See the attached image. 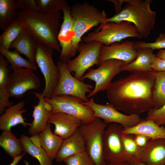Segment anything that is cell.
<instances>
[{
  "mask_svg": "<svg viewBox=\"0 0 165 165\" xmlns=\"http://www.w3.org/2000/svg\"><path fill=\"white\" fill-rule=\"evenodd\" d=\"M32 93L38 99L37 104L34 106L32 114L33 120L28 129L29 133L33 136L39 134L45 129L52 111L51 106L46 101L42 93Z\"/></svg>",
  "mask_w": 165,
  "mask_h": 165,
  "instance_id": "obj_17",
  "label": "cell"
},
{
  "mask_svg": "<svg viewBox=\"0 0 165 165\" xmlns=\"http://www.w3.org/2000/svg\"><path fill=\"white\" fill-rule=\"evenodd\" d=\"M123 128L121 125L112 123L106 127L103 138L104 159L108 163L129 162L132 158L126 152L121 139Z\"/></svg>",
  "mask_w": 165,
  "mask_h": 165,
  "instance_id": "obj_10",
  "label": "cell"
},
{
  "mask_svg": "<svg viewBox=\"0 0 165 165\" xmlns=\"http://www.w3.org/2000/svg\"><path fill=\"white\" fill-rule=\"evenodd\" d=\"M53 51L46 45L38 43L35 60L45 79V86L42 94L46 98L53 96L60 76L58 68L53 58Z\"/></svg>",
  "mask_w": 165,
  "mask_h": 165,
  "instance_id": "obj_7",
  "label": "cell"
},
{
  "mask_svg": "<svg viewBox=\"0 0 165 165\" xmlns=\"http://www.w3.org/2000/svg\"><path fill=\"white\" fill-rule=\"evenodd\" d=\"M122 132L129 134H142L151 139H165V127L150 120L143 119L134 127L123 128Z\"/></svg>",
  "mask_w": 165,
  "mask_h": 165,
  "instance_id": "obj_23",
  "label": "cell"
},
{
  "mask_svg": "<svg viewBox=\"0 0 165 165\" xmlns=\"http://www.w3.org/2000/svg\"><path fill=\"white\" fill-rule=\"evenodd\" d=\"M121 139L124 149L127 153L132 158L138 157L141 148L136 144L133 134L123 133Z\"/></svg>",
  "mask_w": 165,
  "mask_h": 165,
  "instance_id": "obj_34",
  "label": "cell"
},
{
  "mask_svg": "<svg viewBox=\"0 0 165 165\" xmlns=\"http://www.w3.org/2000/svg\"><path fill=\"white\" fill-rule=\"evenodd\" d=\"M129 37L141 38L133 24L127 21L108 22L100 25L95 31L84 37L82 41H96L109 46Z\"/></svg>",
  "mask_w": 165,
  "mask_h": 165,
  "instance_id": "obj_5",
  "label": "cell"
},
{
  "mask_svg": "<svg viewBox=\"0 0 165 165\" xmlns=\"http://www.w3.org/2000/svg\"><path fill=\"white\" fill-rule=\"evenodd\" d=\"M0 52L10 64L9 68L13 71L17 69L24 68L35 71L37 66L33 64L29 60L21 56L16 50L11 51L0 47Z\"/></svg>",
  "mask_w": 165,
  "mask_h": 165,
  "instance_id": "obj_30",
  "label": "cell"
},
{
  "mask_svg": "<svg viewBox=\"0 0 165 165\" xmlns=\"http://www.w3.org/2000/svg\"><path fill=\"white\" fill-rule=\"evenodd\" d=\"M103 45L96 41L80 42L77 51L78 55L74 59L66 62L69 71L75 73L74 77L80 80L87 70L96 65L99 66V60Z\"/></svg>",
  "mask_w": 165,
  "mask_h": 165,
  "instance_id": "obj_9",
  "label": "cell"
},
{
  "mask_svg": "<svg viewBox=\"0 0 165 165\" xmlns=\"http://www.w3.org/2000/svg\"><path fill=\"white\" fill-rule=\"evenodd\" d=\"M163 126L165 127V124Z\"/></svg>",
  "mask_w": 165,
  "mask_h": 165,
  "instance_id": "obj_46",
  "label": "cell"
},
{
  "mask_svg": "<svg viewBox=\"0 0 165 165\" xmlns=\"http://www.w3.org/2000/svg\"><path fill=\"white\" fill-rule=\"evenodd\" d=\"M85 151V145L78 128L71 135L64 139L55 159L56 162L60 163L71 156Z\"/></svg>",
  "mask_w": 165,
  "mask_h": 165,
  "instance_id": "obj_21",
  "label": "cell"
},
{
  "mask_svg": "<svg viewBox=\"0 0 165 165\" xmlns=\"http://www.w3.org/2000/svg\"><path fill=\"white\" fill-rule=\"evenodd\" d=\"M38 43L25 29L11 44L19 53L25 55L33 64L36 65L35 55Z\"/></svg>",
  "mask_w": 165,
  "mask_h": 165,
  "instance_id": "obj_24",
  "label": "cell"
},
{
  "mask_svg": "<svg viewBox=\"0 0 165 165\" xmlns=\"http://www.w3.org/2000/svg\"><path fill=\"white\" fill-rule=\"evenodd\" d=\"M40 13L50 14L63 10L68 4L64 0H37Z\"/></svg>",
  "mask_w": 165,
  "mask_h": 165,
  "instance_id": "obj_32",
  "label": "cell"
},
{
  "mask_svg": "<svg viewBox=\"0 0 165 165\" xmlns=\"http://www.w3.org/2000/svg\"><path fill=\"white\" fill-rule=\"evenodd\" d=\"M82 104L90 107L93 110L94 116L102 119L107 124L116 123L123 128H127L135 126L143 119L139 115L122 113L110 103L106 105L96 103L93 98L87 101H83Z\"/></svg>",
  "mask_w": 165,
  "mask_h": 165,
  "instance_id": "obj_13",
  "label": "cell"
},
{
  "mask_svg": "<svg viewBox=\"0 0 165 165\" xmlns=\"http://www.w3.org/2000/svg\"><path fill=\"white\" fill-rule=\"evenodd\" d=\"M38 135L41 147L53 160L55 159L64 139L52 133L50 123H49Z\"/></svg>",
  "mask_w": 165,
  "mask_h": 165,
  "instance_id": "obj_25",
  "label": "cell"
},
{
  "mask_svg": "<svg viewBox=\"0 0 165 165\" xmlns=\"http://www.w3.org/2000/svg\"><path fill=\"white\" fill-rule=\"evenodd\" d=\"M57 65L60 76L53 96L67 95L78 97L84 102L88 101L86 94L91 92L93 86L73 76L67 68L66 62L59 61Z\"/></svg>",
  "mask_w": 165,
  "mask_h": 165,
  "instance_id": "obj_12",
  "label": "cell"
},
{
  "mask_svg": "<svg viewBox=\"0 0 165 165\" xmlns=\"http://www.w3.org/2000/svg\"><path fill=\"white\" fill-rule=\"evenodd\" d=\"M134 47L136 50L142 48H148L153 51L155 50L165 49V33H161L154 42H136L134 43Z\"/></svg>",
  "mask_w": 165,
  "mask_h": 165,
  "instance_id": "obj_35",
  "label": "cell"
},
{
  "mask_svg": "<svg viewBox=\"0 0 165 165\" xmlns=\"http://www.w3.org/2000/svg\"><path fill=\"white\" fill-rule=\"evenodd\" d=\"M45 99L51 106L52 113L60 112L71 115L80 120L82 124L89 123L96 118L92 109L82 104L83 101L78 97L61 95Z\"/></svg>",
  "mask_w": 165,
  "mask_h": 165,
  "instance_id": "obj_8",
  "label": "cell"
},
{
  "mask_svg": "<svg viewBox=\"0 0 165 165\" xmlns=\"http://www.w3.org/2000/svg\"><path fill=\"white\" fill-rule=\"evenodd\" d=\"M156 55L159 58L165 59V49L160 50Z\"/></svg>",
  "mask_w": 165,
  "mask_h": 165,
  "instance_id": "obj_44",
  "label": "cell"
},
{
  "mask_svg": "<svg viewBox=\"0 0 165 165\" xmlns=\"http://www.w3.org/2000/svg\"><path fill=\"white\" fill-rule=\"evenodd\" d=\"M133 41H125L120 43H115L109 46L103 45L99 60V66L103 61L115 59L123 61L125 64L133 61L137 55V50Z\"/></svg>",
  "mask_w": 165,
  "mask_h": 165,
  "instance_id": "obj_16",
  "label": "cell"
},
{
  "mask_svg": "<svg viewBox=\"0 0 165 165\" xmlns=\"http://www.w3.org/2000/svg\"><path fill=\"white\" fill-rule=\"evenodd\" d=\"M146 119L152 120L159 126L165 124V104L159 108H153L148 112Z\"/></svg>",
  "mask_w": 165,
  "mask_h": 165,
  "instance_id": "obj_36",
  "label": "cell"
},
{
  "mask_svg": "<svg viewBox=\"0 0 165 165\" xmlns=\"http://www.w3.org/2000/svg\"><path fill=\"white\" fill-rule=\"evenodd\" d=\"M136 58L131 62L124 64L121 68V72H149L152 70L151 65L156 55L153 50L148 48H142L138 50Z\"/></svg>",
  "mask_w": 165,
  "mask_h": 165,
  "instance_id": "obj_22",
  "label": "cell"
},
{
  "mask_svg": "<svg viewBox=\"0 0 165 165\" xmlns=\"http://www.w3.org/2000/svg\"><path fill=\"white\" fill-rule=\"evenodd\" d=\"M151 0H126L127 3L121 11L107 18L106 23L129 22L136 28L141 38H147L153 28L156 13L150 8Z\"/></svg>",
  "mask_w": 165,
  "mask_h": 165,
  "instance_id": "obj_3",
  "label": "cell"
},
{
  "mask_svg": "<svg viewBox=\"0 0 165 165\" xmlns=\"http://www.w3.org/2000/svg\"><path fill=\"white\" fill-rule=\"evenodd\" d=\"M126 0H110L109 2H112L115 6V9L116 12V14L120 12L122 10V6L123 3H126Z\"/></svg>",
  "mask_w": 165,
  "mask_h": 165,
  "instance_id": "obj_41",
  "label": "cell"
},
{
  "mask_svg": "<svg viewBox=\"0 0 165 165\" xmlns=\"http://www.w3.org/2000/svg\"><path fill=\"white\" fill-rule=\"evenodd\" d=\"M71 7L68 4L62 10L63 22L58 35V40L61 48L60 61L66 62L76 53L72 44L74 36V20L70 13Z\"/></svg>",
  "mask_w": 165,
  "mask_h": 165,
  "instance_id": "obj_15",
  "label": "cell"
},
{
  "mask_svg": "<svg viewBox=\"0 0 165 165\" xmlns=\"http://www.w3.org/2000/svg\"><path fill=\"white\" fill-rule=\"evenodd\" d=\"M155 78L149 72H134L112 82L106 90L109 103L129 115H139L154 108Z\"/></svg>",
  "mask_w": 165,
  "mask_h": 165,
  "instance_id": "obj_1",
  "label": "cell"
},
{
  "mask_svg": "<svg viewBox=\"0 0 165 165\" xmlns=\"http://www.w3.org/2000/svg\"><path fill=\"white\" fill-rule=\"evenodd\" d=\"M16 2L17 8L21 11L30 10L40 13L37 0H18Z\"/></svg>",
  "mask_w": 165,
  "mask_h": 165,
  "instance_id": "obj_37",
  "label": "cell"
},
{
  "mask_svg": "<svg viewBox=\"0 0 165 165\" xmlns=\"http://www.w3.org/2000/svg\"><path fill=\"white\" fill-rule=\"evenodd\" d=\"M63 162L66 165H95L86 151L71 156Z\"/></svg>",
  "mask_w": 165,
  "mask_h": 165,
  "instance_id": "obj_33",
  "label": "cell"
},
{
  "mask_svg": "<svg viewBox=\"0 0 165 165\" xmlns=\"http://www.w3.org/2000/svg\"><path fill=\"white\" fill-rule=\"evenodd\" d=\"M129 162H125L119 163H108L106 165H128Z\"/></svg>",
  "mask_w": 165,
  "mask_h": 165,
  "instance_id": "obj_45",
  "label": "cell"
},
{
  "mask_svg": "<svg viewBox=\"0 0 165 165\" xmlns=\"http://www.w3.org/2000/svg\"><path fill=\"white\" fill-rule=\"evenodd\" d=\"M24 152L36 158L40 165H53V160L41 146L35 145L30 138L22 134L20 137Z\"/></svg>",
  "mask_w": 165,
  "mask_h": 165,
  "instance_id": "obj_26",
  "label": "cell"
},
{
  "mask_svg": "<svg viewBox=\"0 0 165 165\" xmlns=\"http://www.w3.org/2000/svg\"><path fill=\"white\" fill-rule=\"evenodd\" d=\"M18 17L29 34L38 43L58 52L61 47L58 40L61 13L46 14L30 10L19 11Z\"/></svg>",
  "mask_w": 165,
  "mask_h": 165,
  "instance_id": "obj_2",
  "label": "cell"
},
{
  "mask_svg": "<svg viewBox=\"0 0 165 165\" xmlns=\"http://www.w3.org/2000/svg\"><path fill=\"white\" fill-rule=\"evenodd\" d=\"M13 71L9 74L6 85L10 97L20 98L28 91L40 87V80L34 71L22 68Z\"/></svg>",
  "mask_w": 165,
  "mask_h": 165,
  "instance_id": "obj_14",
  "label": "cell"
},
{
  "mask_svg": "<svg viewBox=\"0 0 165 165\" xmlns=\"http://www.w3.org/2000/svg\"><path fill=\"white\" fill-rule=\"evenodd\" d=\"M0 146L13 158L24 151L20 139L17 138L11 131H2L0 136Z\"/></svg>",
  "mask_w": 165,
  "mask_h": 165,
  "instance_id": "obj_27",
  "label": "cell"
},
{
  "mask_svg": "<svg viewBox=\"0 0 165 165\" xmlns=\"http://www.w3.org/2000/svg\"><path fill=\"white\" fill-rule=\"evenodd\" d=\"M128 165H148L141 158L137 157L133 158L129 162Z\"/></svg>",
  "mask_w": 165,
  "mask_h": 165,
  "instance_id": "obj_40",
  "label": "cell"
},
{
  "mask_svg": "<svg viewBox=\"0 0 165 165\" xmlns=\"http://www.w3.org/2000/svg\"><path fill=\"white\" fill-rule=\"evenodd\" d=\"M48 123L54 125L53 133L63 139L73 134L82 124L79 119L60 112L52 113Z\"/></svg>",
  "mask_w": 165,
  "mask_h": 165,
  "instance_id": "obj_18",
  "label": "cell"
},
{
  "mask_svg": "<svg viewBox=\"0 0 165 165\" xmlns=\"http://www.w3.org/2000/svg\"><path fill=\"white\" fill-rule=\"evenodd\" d=\"M138 157L148 165L165 164V139H151L144 147L141 148Z\"/></svg>",
  "mask_w": 165,
  "mask_h": 165,
  "instance_id": "obj_19",
  "label": "cell"
},
{
  "mask_svg": "<svg viewBox=\"0 0 165 165\" xmlns=\"http://www.w3.org/2000/svg\"><path fill=\"white\" fill-rule=\"evenodd\" d=\"M151 68L154 71L165 72V59H160L156 57L152 62Z\"/></svg>",
  "mask_w": 165,
  "mask_h": 165,
  "instance_id": "obj_38",
  "label": "cell"
},
{
  "mask_svg": "<svg viewBox=\"0 0 165 165\" xmlns=\"http://www.w3.org/2000/svg\"><path fill=\"white\" fill-rule=\"evenodd\" d=\"M164 165H165V164H164Z\"/></svg>",
  "mask_w": 165,
  "mask_h": 165,
  "instance_id": "obj_47",
  "label": "cell"
},
{
  "mask_svg": "<svg viewBox=\"0 0 165 165\" xmlns=\"http://www.w3.org/2000/svg\"><path fill=\"white\" fill-rule=\"evenodd\" d=\"M107 127L101 119L82 124L79 129L84 140L86 151L95 165H106L103 152V138Z\"/></svg>",
  "mask_w": 165,
  "mask_h": 165,
  "instance_id": "obj_6",
  "label": "cell"
},
{
  "mask_svg": "<svg viewBox=\"0 0 165 165\" xmlns=\"http://www.w3.org/2000/svg\"><path fill=\"white\" fill-rule=\"evenodd\" d=\"M16 1L0 0V28L4 31L18 17Z\"/></svg>",
  "mask_w": 165,
  "mask_h": 165,
  "instance_id": "obj_28",
  "label": "cell"
},
{
  "mask_svg": "<svg viewBox=\"0 0 165 165\" xmlns=\"http://www.w3.org/2000/svg\"><path fill=\"white\" fill-rule=\"evenodd\" d=\"M155 78L154 100L155 109L161 107L165 104V72H150Z\"/></svg>",
  "mask_w": 165,
  "mask_h": 165,
  "instance_id": "obj_31",
  "label": "cell"
},
{
  "mask_svg": "<svg viewBox=\"0 0 165 165\" xmlns=\"http://www.w3.org/2000/svg\"><path fill=\"white\" fill-rule=\"evenodd\" d=\"M25 105V101H21L6 108L0 116V129L11 131L12 127L19 124L24 127L30 126V123H26L23 116L27 111Z\"/></svg>",
  "mask_w": 165,
  "mask_h": 165,
  "instance_id": "obj_20",
  "label": "cell"
},
{
  "mask_svg": "<svg viewBox=\"0 0 165 165\" xmlns=\"http://www.w3.org/2000/svg\"><path fill=\"white\" fill-rule=\"evenodd\" d=\"M133 135L136 144L141 148L145 146L151 139L149 138L142 134H136Z\"/></svg>",
  "mask_w": 165,
  "mask_h": 165,
  "instance_id": "obj_39",
  "label": "cell"
},
{
  "mask_svg": "<svg viewBox=\"0 0 165 165\" xmlns=\"http://www.w3.org/2000/svg\"><path fill=\"white\" fill-rule=\"evenodd\" d=\"M25 152H24L22 154L13 158V160L12 162L9 165H17L20 160L25 155Z\"/></svg>",
  "mask_w": 165,
  "mask_h": 165,
  "instance_id": "obj_43",
  "label": "cell"
},
{
  "mask_svg": "<svg viewBox=\"0 0 165 165\" xmlns=\"http://www.w3.org/2000/svg\"><path fill=\"white\" fill-rule=\"evenodd\" d=\"M30 138L32 142L35 145L41 146L40 143V140L38 134L32 136Z\"/></svg>",
  "mask_w": 165,
  "mask_h": 165,
  "instance_id": "obj_42",
  "label": "cell"
},
{
  "mask_svg": "<svg viewBox=\"0 0 165 165\" xmlns=\"http://www.w3.org/2000/svg\"><path fill=\"white\" fill-rule=\"evenodd\" d=\"M70 13L74 20L73 46L77 53L83 35L92 28L106 23V15L104 11L100 10L86 2L73 5L71 7Z\"/></svg>",
  "mask_w": 165,
  "mask_h": 165,
  "instance_id": "obj_4",
  "label": "cell"
},
{
  "mask_svg": "<svg viewBox=\"0 0 165 165\" xmlns=\"http://www.w3.org/2000/svg\"><path fill=\"white\" fill-rule=\"evenodd\" d=\"M25 28L18 17L3 31L0 36V47L7 50Z\"/></svg>",
  "mask_w": 165,
  "mask_h": 165,
  "instance_id": "obj_29",
  "label": "cell"
},
{
  "mask_svg": "<svg viewBox=\"0 0 165 165\" xmlns=\"http://www.w3.org/2000/svg\"><path fill=\"white\" fill-rule=\"evenodd\" d=\"M124 64L122 61L110 59L102 62L96 69H89L80 80L82 81L88 79L95 83L94 89L87 95L88 98L99 92L107 90L112 83V79L121 72V68Z\"/></svg>",
  "mask_w": 165,
  "mask_h": 165,
  "instance_id": "obj_11",
  "label": "cell"
}]
</instances>
